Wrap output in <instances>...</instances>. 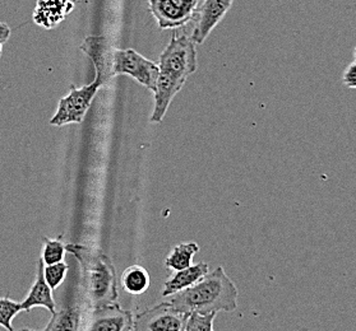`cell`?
I'll return each instance as SVG.
<instances>
[{
	"instance_id": "cell-18",
	"label": "cell",
	"mask_w": 356,
	"mask_h": 331,
	"mask_svg": "<svg viewBox=\"0 0 356 331\" xmlns=\"http://www.w3.org/2000/svg\"><path fill=\"white\" fill-rule=\"evenodd\" d=\"M22 311L21 303L10 300L8 297L0 298V326L8 331H15L12 320Z\"/></svg>"
},
{
	"instance_id": "cell-25",
	"label": "cell",
	"mask_w": 356,
	"mask_h": 331,
	"mask_svg": "<svg viewBox=\"0 0 356 331\" xmlns=\"http://www.w3.org/2000/svg\"><path fill=\"white\" fill-rule=\"evenodd\" d=\"M132 331H134V330H132Z\"/></svg>"
},
{
	"instance_id": "cell-6",
	"label": "cell",
	"mask_w": 356,
	"mask_h": 331,
	"mask_svg": "<svg viewBox=\"0 0 356 331\" xmlns=\"http://www.w3.org/2000/svg\"><path fill=\"white\" fill-rule=\"evenodd\" d=\"M99 79H95L92 85H85L77 90L70 85V92L59 102V108L54 117L50 120L51 125L63 126L68 124L82 123L88 108L91 106L93 97L101 87Z\"/></svg>"
},
{
	"instance_id": "cell-12",
	"label": "cell",
	"mask_w": 356,
	"mask_h": 331,
	"mask_svg": "<svg viewBox=\"0 0 356 331\" xmlns=\"http://www.w3.org/2000/svg\"><path fill=\"white\" fill-rule=\"evenodd\" d=\"M88 56H91L93 64L97 70L96 79H99L101 85L106 83L113 76V56L114 53H110L105 39L102 37H90L86 39L85 44L82 45Z\"/></svg>"
},
{
	"instance_id": "cell-21",
	"label": "cell",
	"mask_w": 356,
	"mask_h": 331,
	"mask_svg": "<svg viewBox=\"0 0 356 331\" xmlns=\"http://www.w3.org/2000/svg\"><path fill=\"white\" fill-rule=\"evenodd\" d=\"M342 82L348 88L356 90V60L351 62L348 68L343 71Z\"/></svg>"
},
{
	"instance_id": "cell-24",
	"label": "cell",
	"mask_w": 356,
	"mask_h": 331,
	"mask_svg": "<svg viewBox=\"0 0 356 331\" xmlns=\"http://www.w3.org/2000/svg\"><path fill=\"white\" fill-rule=\"evenodd\" d=\"M354 58H355V60H356V47H355V49H354Z\"/></svg>"
},
{
	"instance_id": "cell-17",
	"label": "cell",
	"mask_w": 356,
	"mask_h": 331,
	"mask_svg": "<svg viewBox=\"0 0 356 331\" xmlns=\"http://www.w3.org/2000/svg\"><path fill=\"white\" fill-rule=\"evenodd\" d=\"M44 248H42V260L45 262V265L55 264V262H60L65 254V244H63L62 239H50L44 237Z\"/></svg>"
},
{
	"instance_id": "cell-11",
	"label": "cell",
	"mask_w": 356,
	"mask_h": 331,
	"mask_svg": "<svg viewBox=\"0 0 356 331\" xmlns=\"http://www.w3.org/2000/svg\"><path fill=\"white\" fill-rule=\"evenodd\" d=\"M44 266H45V262L42 260V257H40L38 260V273H36L35 283L32 285L31 291L29 293L27 298L21 303L22 311L30 312L33 307H45L51 314L55 312L56 305H55L53 293H51L53 289L49 287L45 280Z\"/></svg>"
},
{
	"instance_id": "cell-4",
	"label": "cell",
	"mask_w": 356,
	"mask_h": 331,
	"mask_svg": "<svg viewBox=\"0 0 356 331\" xmlns=\"http://www.w3.org/2000/svg\"><path fill=\"white\" fill-rule=\"evenodd\" d=\"M188 314L179 311L170 302H161L133 316L134 331H184Z\"/></svg>"
},
{
	"instance_id": "cell-16",
	"label": "cell",
	"mask_w": 356,
	"mask_h": 331,
	"mask_svg": "<svg viewBox=\"0 0 356 331\" xmlns=\"http://www.w3.org/2000/svg\"><path fill=\"white\" fill-rule=\"evenodd\" d=\"M200 251V246L195 242H186L174 247L169 256L165 260V266L168 269L179 271L192 265L194 255Z\"/></svg>"
},
{
	"instance_id": "cell-5",
	"label": "cell",
	"mask_w": 356,
	"mask_h": 331,
	"mask_svg": "<svg viewBox=\"0 0 356 331\" xmlns=\"http://www.w3.org/2000/svg\"><path fill=\"white\" fill-rule=\"evenodd\" d=\"M120 74L131 76L140 85H146L155 92L160 69L155 62L143 58L132 49L116 50L113 56V76Z\"/></svg>"
},
{
	"instance_id": "cell-23",
	"label": "cell",
	"mask_w": 356,
	"mask_h": 331,
	"mask_svg": "<svg viewBox=\"0 0 356 331\" xmlns=\"http://www.w3.org/2000/svg\"><path fill=\"white\" fill-rule=\"evenodd\" d=\"M18 331H35V330H31V329H22V330H18Z\"/></svg>"
},
{
	"instance_id": "cell-2",
	"label": "cell",
	"mask_w": 356,
	"mask_h": 331,
	"mask_svg": "<svg viewBox=\"0 0 356 331\" xmlns=\"http://www.w3.org/2000/svg\"><path fill=\"white\" fill-rule=\"evenodd\" d=\"M65 250L74 255L82 269V288L88 307L114 303L118 298V279L108 255L93 247L68 244Z\"/></svg>"
},
{
	"instance_id": "cell-13",
	"label": "cell",
	"mask_w": 356,
	"mask_h": 331,
	"mask_svg": "<svg viewBox=\"0 0 356 331\" xmlns=\"http://www.w3.org/2000/svg\"><path fill=\"white\" fill-rule=\"evenodd\" d=\"M209 273V265L207 262H198V264H192L186 269L179 270L172 277L165 282L163 287V297H170L175 293L184 291L186 288L195 285L200 282L202 278L207 275Z\"/></svg>"
},
{
	"instance_id": "cell-14",
	"label": "cell",
	"mask_w": 356,
	"mask_h": 331,
	"mask_svg": "<svg viewBox=\"0 0 356 331\" xmlns=\"http://www.w3.org/2000/svg\"><path fill=\"white\" fill-rule=\"evenodd\" d=\"M85 309L81 305L55 311L51 320L42 331H79L83 323Z\"/></svg>"
},
{
	"instance_id": "cell-8",
	"label": "cell",
	"mask_w": 356,
	"mask_h": 331,
	"mask_svg": "<svg viewBox=\"0 0 356 331\" xmlns=\"http://www.w3.org/2000/svg\"><path fill=\"white\" fill-rule=\"evenodd\" d=\"M82 326V331L134 330L132 312L123 309L115 302L91 308L90 316L83 320Z\"/></svg>"
},
{
	"instance_id": "cell-10",
	"label": "cell",
	"mask_w": 356,
	"mask_h": 331,
	"mask_svg": "<svg viewBox=\"0 0 356 331\" xmlns=\"http://www.w3.org/2000/svg\"><path fill=\"white\" fill-rule=\"evenodd\" d=\"M184 82L170 77L169 74L160 71L155 90V108L149 121L157 124L163 121V116L170 106L172 99L180 92Z\"/></svg>"
},
{
	"instance_id": "cell-20",
	"label": "cell",
	"mask_w": 356,
	"mask_h": 331,
	"mask_svg": "<svg viewBox=\"0 0 356 331\" xmlns=\"http://www.w3.org/2000/svg\"><path fill=\"white\" fill-rule=\"evenodd\" d=\"M67 271H68V265L63 262L45 265L44 266V275H45V280H47L49 287L51 289H55V288H58L59 285H62Z\"/></svg>"
},
{
	"instance_id": "cell-7",
	"label": "cell",
	"mask_w": 356,
	"mask_h": 331,
	"mask_svg": "<svg viewBox=\"0 0 356 331\" xmlns=\"http://www.w3.org/2000/svg\"><path fill=\"white\" fill-rule=\"evenodd\" d=\"M198 4L200 0H149V9L159 27L166 30L188 24L195 16Z\"/></svg>"
},
{
	"instance_id": "cell-3",
	"label": "cell",
	"mask_w": 356,
	"mask_h": 331,
	"mask_svg": "<svg viewBox=\"0 0 356 331\" xmlns=\"http://www.w3.org/2000/svg\"><path fill=\"white\" fill-rule=\"evenodd\" d=\"M159 69L186 83L188 77L197 70V50L192 39L186 35H174L160 56Z\"/></svg>"
},
{
	"instance_id": "cell-1",
	"label": "cell",
	"mask_w": 356,
	"mask_h": 331,
	"mask_svg": "<svg viewBox=\"0 0 356 331\" xmlns=\"http://www.w3.org/2000/svg\"><path fill=\"white\" fill-rule=\"evenodd\" d=\"M239 292L222 266L184 291L170 296L171 305L184 314L232 312L238 308Z\"/></svg>"
},
{
	"instance_id": "cell-19",
	"label": "cell",
	"mask_w": 356,
	"mask_h": 331,
	"mask_svg": "<svg viewBox=\"0 0 356 331\" xmlns=\"http://www.w3.org/2000/svg\"><path fill=\"white\" fill-rule=\"evenodd\" d=\"M216 312L212 314H189L184 331H213Z\"/></svg>"
},
{
	"instance_id": "cell-22",
	"label": "cell",
	"mask_w": 356,
	"mask_h": 331,
	"mask_svg": "<svg viewBox=\"0 0 356 331\" xmlns=\"http://www.w3.org/2000/svg\"><path fill=\"white\" fill-rule=\"evenodd\" d=\"M10 35V28L7 24H0V55H1V50H3V45L7 42Z\"/></svg>"
},
{
	"instance_id": "cell-15",
	"label": "cell",
	"mask_w": 356,
	"mask_h": 331,
	"mask_svg": "<svg viewBox=\"0 0 356 331\" xmlns=\"http://www.w3.org/2000/svg\"><path fill=\"white\" fill-rule=\"evenodd\" d=\"M120 285L125 292L133 296H140L146 292L149 287L147 270L140 265H132L127 268L120 278Z\"/></svg>"
},
{
	"instance_id": "cell-9",
	"label": "cell",
	"mask_w": 356,
	"mask_h": 331,
	"mask_svg": "<svg viewBox=\"0 0 356 331\" xmlns=\"http://www.w3.org/2000/svg\"><path fill=\"white\" fill-rule=\"evenodd\" d=\"M234 0H203L195 10L197 24L192 33L194 44H203L209 33L220 24L229 9L232 8Z\"/></svg>"
},
{
	"instance_id": "cell-26",
	"label": "cell",
	"mask_w": 356,
	"mask_h": 331,
	"mask_svg": "<svg viewBox=\"0 0 356 331\" xmlns=\"http://www.w3.org/2000/svg\"><path fill=\"white\" fill-rule=\"evenodd\" d=\"M213 331H215V330H213Z\"/></svg>"
}]
</instances>
